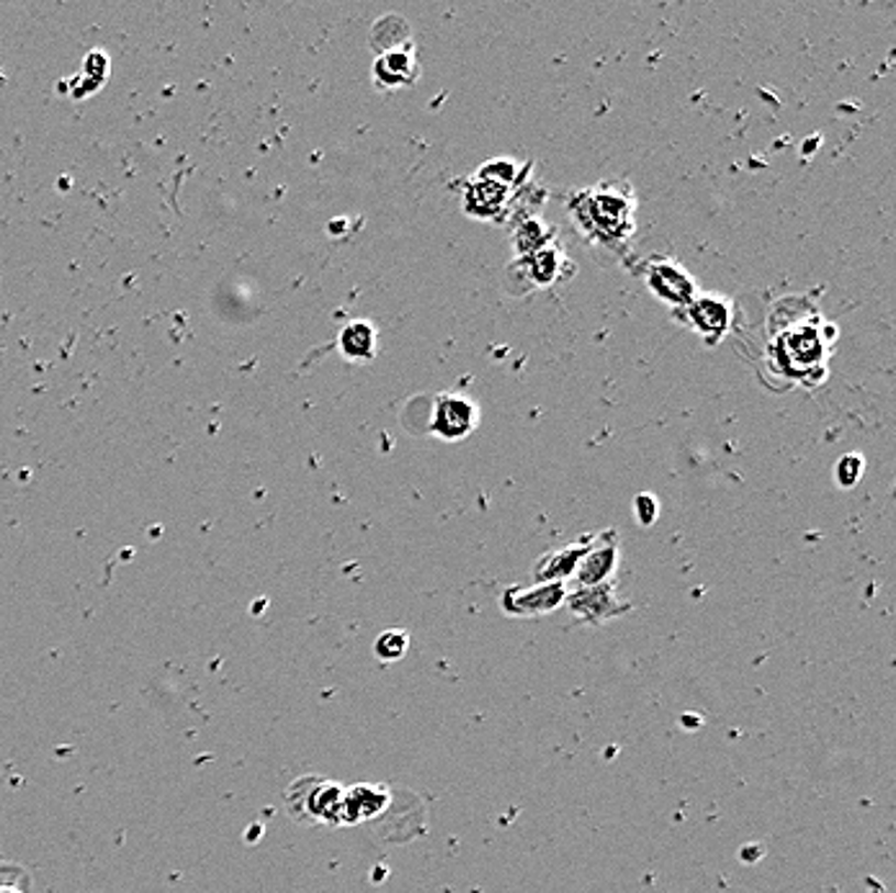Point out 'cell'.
Returning a JSON list of instances; mask_svg holds the SVG:
<instances>
[{
	"label": "cell",
	"instance_id": "obj_8",
	"mask_svg": "<svg viewBox=\"0 0 896 893\" xmlns=\"http://www.w3.org/2000/svg\"><path fill=\"white\" fill-rule=\"evenodd\" d=\"M619 567V544H616V531H606L600 536H593L590 549L579 559L567 588H595V584L611 582Z\"/></svg>",
	"mask_w": 896,
	"mask_h": 893
},
{
	"label": "cell",
	"instance_id": "obj_13",
	"mask_svg": "<svg viewBox=\"0 0 896 893\" xmlns=\"http://www.w3.org/2000/svg\"><path fill=\"white\" fill-rule=\"evenodd\" d=\"M391 795L384 785H353L345 788L341 824H361L384 814L389 808Z\"/></svg>",
	"mask_w": 896,
	"mask_h": 893
},
{
	"label": "cell",
	"instance_id": "obj_18",
	"mask_svg": "<svg viewBox=\"0 0 896 893\" xmlns=\"http://www.w3.org/2000/svg\"><path fill=\"white\" fill-rule=\"evenodd\" d=\"M546 243H549V230L539 220H526L521 227L516 230V247L521 258Z\"/></svg>",
	"mask_w": 896,
	"mask_h": 893
},
{
	"label": "cell",
	"instance_id": "obj_16",
	"mask_svg": "<svg viewBox=\"0 0 896 893\" xmlns=\"http://www.w3.org/2000/svg\"><path fill=\"white\" fill-rule=\"evenodd\" d=\"M410 647V636L408 632H400V628H389V632L379 634V639L374 644V655L381 659V662H397L408 655Z\"/></svg>",
	"mask_w": 896,
	"mask_h": 893
},
{
	"label": "cell",
	"instance_id": "obj_12",
	"mask_svg": "<svg viewBox=\"0 0 896 893\" xmlns=\"http://www.w3.org/2000/svg\"><path fill=\"white\" fill-rule=\"evenodd\" d=\"M590 544H593V536H587L577 544H567V546H560V549L546 551L544 557L537 561V567H533V582L569 584L572 577H575L579 559L585 557V551L590 549Z\"/></svg>",
	"mask_w": 896,
	"mask_h": 893
},
{
	"label": "cell",
	"instance_id": "obj_2",
	"mask_svg": "<svg viewBox=\"0 0 896 893\" xmlns=\"http://www.w3.org/2000/svg\"><path fill=\"white\" fill-rule=\"evenodd\" d=\"M567 600V584L562 582H533L516 584L500 595V611L510 618H539L560 611Z\"/></svg>",
	"mask_w": 896,
	"mask_h": 893
},
{
	"label": "cell",
	"instance_id": "obj_7",
	"mask_svg": "<svg viewBox=\"0 0 896 893\" xmlns=\"http://www.w3.org/2000/svg\"><path fill=\"white\" fill-rule=\"evenodd\" d=\"M644 279L652 294L657 297L660 302L675 306V310H683V306L698 294L693 276L685 271L677 260L670 258L650 260L644 266Z\"/></svg>",
	"mask_w": 896,
	"mask_h": 893
},
{
	"label": "cell",
	"instance_id": "obj_22",
	"mask_svg": "<svg viewBox=\"0 0 896 893\" xmlns=\"http://www.w3.org/2000/svg\"><path fill=\"white\" fill-rule=\"evenodd\" d=\"M0 893H21V891H16V889H0Z\"/></svg>",
	"mask_w": 896,
	"mask_h": 893
},
{
	"label": "cell",
	"instance_id": "obj_4",
	"mask_svg": "<svg viewBox=\"0 0 896 893\" xmlns=\"http://www.w3.org/2000/svg\"><path fill=\"white\" fill-rule=\"evenodd\" d=\"M564 605L577 615L579 621L593 623V626H604V623L619 618V615L631 611V603L619 598L616 582L595 584V588H567V600Z\"/></svg>",
	"mask_w": 896,
	"mask_h": 893
},
{
	"label": "cell",
	"instance_id": "obj_10",
	"mask_svg": "<svg viewBox=\"0 0 896 893\" xmlns=\"http://www.w3.org/2000/svg\"><path fill=\"white\" fill-rule=\"evenodd\" d=\"M510 199V186L479 176L464 186V212L477 220H500Z\"/></svg>",
	"mask_w": 896,
	"mask_h": 893
},
{
	"label": "cell",
	"instance_id": "obj_19",
	"mask_svg": "<svg viewBox=\"0 0 896 893\" xmlns=\"http://www.w3.org/2000/svg\"><path fill=\"white\" fill-rule=\"evenodd\" d=\"M863 471H865L863 456L848 454V456H842V459L838 461V467H834V479H838L842 487H855L863 479Z\"/></svg>",
	"mask_w": 896,
	"mask_h": 893
},
{
	"label": "cell",
	"instance_id": "obj_11",
	"mask_svg": "<svg viewBox=\"0 0 896 893\" xmlns=\"http://www.w3.org/2000/svg\"><path fill=\"white\" fill-rule=\"evenodd\" d=\"M418 57L416 47L402 44V47L379 52L374 63V80L384 91H395V88L412 86L418 80Z\"/></svg>",
	"mask_w": 896,
	"mask_h": 893
},
{
	"label": "cell",
	"instance_id": "obj_17",
	"mask_svg": "<svg viewBox=\"0 0 896 893\" xmlns=\"http://www.w3.org/2000/svg\"><path fill=\"white\" fill-rule=\"evenodd\" d=\"M107 78H109V57L103 55V52H90V55L86 57V65H82V78H80L82 82H86V88H82V99L90 93H96Z\"/></svg>",
	"mask_w": 896,
	"mask_h": 893
},
{
	"label": "cell",
	"instance_id": "obj_15",
	"mask_svg": "<svg viewBox=\"0 0 896 893\" xmlns=\"http://www.w3.org/2000/svg\"><path fill=\"white\" fill-rule=\"evenodd\" d=\"M521 260L529 266V279L537 283V287H549V283H554L562 276L564 255L556 243L541 245L533 253L523 255Z\"/></svg>",
	"mask_w": 896,
	"mask_h": 893
},
{
	"label": "cell",
	"instance_id": "obj_6",
	"mask_svg": "<svg viewBox=\"0 0 896 893\" xmlns=\"http://www.w3.org/2000/svg\"><path fill=\"white\" fill-rule=\"evenodd\" d=\"M681 320L693 333H698L709 345L721 343L732 327V302L717 294H696L683 306Z\"/></svg>",
	"mask_w": 896,
	"mask_h": 893
},
{
	"label": "cell",
	"instance_id": "obj_9",
	"mask_svg": "<svg viewBox=\"0 0 896 893\" xmlns=\"http://www.w3.org/2000/svg\"><path fill=\"white\" fill-rule=\"evenodd\" d=\"M479 408L469 397L462 394H441L435 400L431 431L443 440H462L472 435L479 425Z\"/></svg>",
	"mask_w": 896,
	"mask_h": 893
},
{
	"label": "cell",
	"instance_id": "obj_1",
	"mask_svg": "<svg viewBox=\"0 0 896 893\" xmlns=\"http://www.w3.org/2000/svg\"><path fill=\"white\" fill-rule=\"evenodd\" d=\"M572 216L587 235L600 239L606 245L627 243L634 232V201L627 186L604 183L595 191H583L572 199Z\"/></svg>",
	"mask_w": 896,
	"mask_h": 893
},
{
	"label": "cell",
	"instance_id": "obj_21",
	"mask_svg": "<svg viewBox=\"0 0 896 893\" xmlns=\"http://www.w3.org/2000/svg\"><path fill=\"white\" fill-rule=\"evenodd\" d=\"M637 515H639V523L642 525H652L657 521V500L652 498V494H639L637 498Z\"/></svg>",
	"mask_w": 896,
	"mask_h": 893
},
{
	"label": "cell",
	"instance_id": "obj_14",
	"mask_svg": "<svg viewBox=\"0 0 896 893\" xmlns=\"http://www.w3.org/2000/svg\"><path fill=\"white\" fill-rule=\"evenodd\" d=\"M338 348L349 361L368 364L376 358V327L366 320H353L338 335Z\"/></svg>",
	"mask_w": 896,
	"mask_h": 893
},
{
	"label": "cell",
	"instance_id": "obj_5",
	"mask_svg": "<svg viewBox=\"0 0 896 893\" xmlns=\"http://www.w3.org/2000/svg\"><path fill=\"white\" fill-rule=\"evenodd\" d=\"M294 791H299V812H294L297 819L341 827L345 795V788L341 783H333V780H297Z\"/></svg>",
	"mask_w": 896,
	"mask_h": 893
},
{
	"label": "cell",
	"instance_id": "obj_20",
	"mask_svg": "<svg viewBox=\"0 0 896 893\" xmlns=\"http://www.w3.org/2000/svg\"><path fill=\"white\" fill-rule=\"evenodd\" d=\"M479 176H487V178H495V181L506 183L513 189L518 183V176H521V168L513 160H489L487 165H482L479 168Z\"/></svg>",
	"mask_w": 896,
	"mask_h": 893
},
{
	"label": "cell",
	"instance_id": "obj_3",
	"mask_svg": "<svg viewBox=\"0 0 896 893\" xmlns=\"http://www.w3.org/2000/svg\"><path fill=\"white\" fill-rule=\"evenodd\" d=\"M775 353H778V361L786 366V369H794L796 373L825 371L827 358L825 333L815 325H799L778 337Z\"/></svg>",
	"mask_w": 896,
	"mask_h": 893
}]
</instances>
